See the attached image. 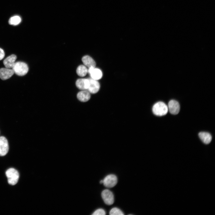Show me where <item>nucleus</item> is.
I'll return each instance as SVG.
<instances>
[{"instance_id":"nucleus-1","label":"nucleus","mask_w":215,"mask_h":215,"mask_svg":"<svg viewBox=\"0 0 215 215\" xmlns=\"http://www.w3.org/2000/svg\"><path fill=\"white\" fill-rule=\"evenodd\" d=\"M153 113L157 116H161L166 115L168 111V107L163 102H159L156 103L152 108Z\"/></svg>"},{"instance_id":"nucleus-2","label":"nucleus","mask_w":215,"mask_h":215,"mask_svg":"<svg viewBox=\"0 0 215 215\" xmlns=\"http://www.w3.org/2000/svg\"><path fill=\"white\" fill-rule=\"evenodd\" d=\"M12 70L14 73L19 76L25 75L28 71V67L25 63L22 62H17L15 63Z\"/></svg>"},{"instance_id":"nucleus-3","label":"nucleus","mask_w":215,"mask_h":215,"mask_svg":"<svg viewBox=\"0 0 215 215\" xmlns=\"http://www.w3.org/2000/svg\"><path fill=\"white\" fill-rule=\"evenodd\" d=\"M6 175L9 184L14 185L17 183L19 178V174L18 171L15 169L13 168L9 169L6 172Z\"/></svg>"},{"instance_id":"nucleus-4","label":"nucleus","mask_w":215,"mask_h":215,"mask_svg":"<svg viewBox=\"0 0 215 215\" xmlns=\"http://www.w3.org/2000/svg\"><path fill=\"white\" fill-rule=\"evenodd\" d=\"M101 195L104 202L106 204L111 205L114 203V195L112 192L109 190H104L102 192Z\"/></svg>"},{"instance_id":"nucleus-5","label":"nucleus","mask_w":215,"mask_h":215,"mask_svg":"<svg viewBox=\"0 0 215 215\" xmlns=\"http://www.w3.org/2000/svg\"><path fill=\"white\" fill-rule=\"evenodd\" d=\"M117 182V179L116 175L109 174L106 176L103 180L104 185L107 188H111L114 187Z\"/></svg>"},{"instance_id":"nucleus-6","label":"nucleus","mask_w":215,"mask_h":215,"mask_svg":"<svg viewBox=\"0 0 215 215\" xmlns=\"http://www.w3.org/2000/svg\"><path fill=\"white\" fill-rule=\"evenodd\" d=\"M89 83L88 88L87 90L90 93L95 94L99 90L100 85L97 80L91 79H88Z\"/></svg>"},{"instance_id":"nucleus-7","label":"nucleus","mask_w":215,"mask_h":215,"mask_svg":"<svg viewBox=\"0 0 215 215\" xmlns=\"http://www.w3.org/2000/svg\"><path fill=\"white\" fill-rule=\"evenodd\" d=\"M9 150V145L8 141L4 136L0 137V156L5 155Z\"/></svg>"},{"instance_id":"nucleus-8","label":"nucleus","mask_w":215,"mask_h":215,"mask_svg":"<svg viewBox=\"0 0 215 215\" xmlns=\"http://www.w3.org/2000/svg\"><path fill=\"white\" fill-rule=\"evenodd\" d=\"M168 108L172 114L176 115L180 110V105L179 102L175 100H171L168 103Z\"/></svg>"},{"instance_id":"nucleus-9","label":"nucleus","mask_w":215,"mask_h":215,"mask_svg":"<svg viewBox=\"0 0 215 215\" xmlns=\"http://www.w3.org/2000/svg\"><path fill=\"white\" fill-rule=\"evenodd\" d=\"M12 69L6 68L0 69V78L3 80H5L11 77L14 74Z\"/></svg>"},{"instance_id":"nucleus-10","label":"nucleus","mask_w":215,"mask_h":215,"mask_svg":"<svg viewBox=\"0 0 215 215\" xmlns=\"http://www.w3.org/2000/svg\"><path fill=\"white\" fill-rule=\"evenodd\" d=\"M77 97L78 100L82 102H87L90 98V93L87 90H82L77 93Z\"/></svg>"},{"instance_id":"nucleus-11","label":"nucleus","mask_w":215,"mask_h":215,"mask_svg":"<svg viewBox=\"0 0 215 215\" xmlns=\"http://www.w3.org/2000/svg\"><path fill=\"white\" fill-rule=\"evenodd\" d=\"M89 83V79H78L76 82V86L81 90H87Z\"/></svg>"},{"instance_id":"nucleus-12","label":"nucleus","mask_w":215,"mask_h":215,"mask_svg":"<svg viewBox=\"0 0 215 215\" xmlns=\"http://www.w3.org/2000/svg\"><path fill=\"white\" fill-rule=\"evenodd\" d=\"M17 57L14 54H12L7 57L3 61V64L6 68H12L16 59Z\"/></svg>"},{"instance_id":"nucleus-13","label":"nucleus","mask_w":215,"mask_h":215,"mask_svg":"<svg viewBox=\"0 0 215 215\" xmlns=\"http://www.w3.org/2000/svg\"><path fill=\"white\" fill-rule=\"evenodd\" d=\"M82 61L84 65L88 68L91 67H95V62L92 57L89 56H84L82 58Z\"/></svg>"},{"instance_id":"nucleus-14","label":"nucleus","mask_w":215,"mask_h":215,"mask_svg":"<svg viewBox=\"0 0 215 215\" xmlns=\"http://www.w3.org/2000/svg\"><path fill=\"white\" fill-rule=\"evenodd\" d=\"M91 78L96 80H99L102 77L103 73L99 68L94 67L89 73Z\"/></svg>"},{"instance_id":"nucleus-15","label":"nucleus","mask_w":215,"mask_h":215,"mask_svg":"<svg viewBox=\"0 0 215 215\" xmlns=\"http://www.w3.org/2000/svg\"><path fill=\"white\" fill-rule=\"evenodd\" d=\"M199 136L201 140L205 144H209L212 140V136L210 133L206 132H200Z\"/></svg>"},{"instance_id":"nucleus-16","label":"nucleus","mask_w":215,"mask_h":215,"mask_svg":"<svg viewBox=\"0 0 215 215\" xmlns=\"http://www.w3.org/2000/svg\"><path fill=\"white\" fill-rule=\"evenodd\" d=\"M87 73L88 69L84 65H80L77 68L76 73L77 75L83 77L85 76Z\"/></svg>"},{"instance_id":"nucleus-17","label":"nucleus","mask_w":215,"mask_h":215,"mask_svg":"<svg viewBox=\"0 0 215 215\" xmlns=\"http://www.w3.org/2000/svg\"><path fill=\"white\" fill-rule=\"evenodd\" d=\"M21 19L20 16H15L10 18L9 20V23L10 24L16 25L21 22Z\"/></svg>"},{"instance_id":"nucleus-18","label":"nucleus","mask_w":215,"mask_h":215,"mask_svg":"<svg viewBox=\"0 0 215 215\" xmlns=\"http://www.w3.org/2000/svg\"><path fill=\"white\" fill-rule=\"evenodd\" d=\"M109 214L110 215H123L124 213L119 209L117 208H113L110 211Z\"/></svg>"},{"instance_id":"nucleus-19","label":"nucleus","mask_w":215,"mask_h":215,"mask_svg":"<svg viewBox=\"0 0 215 215\" xmlns=\"http://www.w3.org/2000/svg\"><path fill=\"white\" fill-rule=\"evenodd\" d=\"M105 212L104 209L102 208H99L96 210L92 215H105Z\"/></svg>"},{"instance_id":"nucleus-20","label":"nucleus","mask_w":215,"mask_h":215,"mask_svg":"<svg viewBox=\"0 0 215 215\" xmlns=\"http://www.w3.org/2000/svg\"><path fill=\"white\" fill-rule=\"evenodd\" d=\"M5 53L3 50L0 48V60H2L4 57Z\"/></svg>"},{"instance_id":"nucleus-21","label":"nucleus","mask_w":215,"mask_h":215,"mask_svg":"<svg viewBox=\"0 0 215 215\" xmlns=\"http://www.w3.org/2000/svg\"><path fill=\"white\" fill-rule=\"evenodd\" d=\"M100 184H102L103 183V180H101L100 182Z\"/></svg>"}]
</instances>
